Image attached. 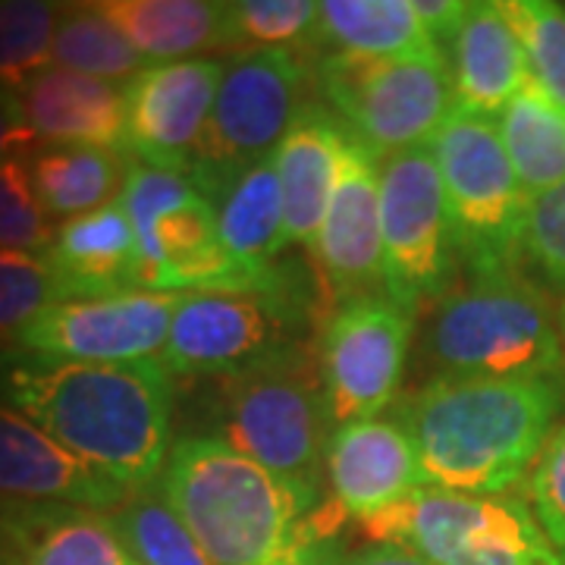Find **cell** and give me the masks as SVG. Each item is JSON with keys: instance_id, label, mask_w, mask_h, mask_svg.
<instances>
[{"instance_id": "cell-1", "label": "cell", "mask_w": 565, "mask_h": 565, "mask_svg": "<svg viewBox=\"0 0 565 565\" xmlns=\"http://www.w3.org/2000/svg\"><path fill=\"white\" fill-rule=\"evenodd\" d=\"M158 490L214 565H340L352 522L323 493L245 459L211 437L173 440Z\"/></svg>"}, {"instance_id": "cell-2", "label": "cell", "mask_w": 565, "mask_h": 565, "mask_svg": "<svg viewBox=\"0 0 565 565\" xmlns=\"http://www.w3.org/2000/svg\"><path fill=\"white\" fill-rule=\"evenodd\" d=\"M0 403L129 493L158 484L173 449V377L161 362L85 364L3 349Z\"/></svg>"}, {"instance_id": "cell-3", "label": "cell", "mask_w": 565, "mask_h": 565, "mask_svg": "<svg viewBox=\"0 0 565 565\" xmlns=\"http://www.w3.org/2000/svg\"><path fill=\"white\" fill-rule=\"evenodd\" d=\"M565 408V377H434L399 405L424 490L512 493Z\"/></svg>"}, {"instance_id": "cell-4", "label": "cell", "mask_w": 565, "mask_h": 565, "mask_svg": "<svg viewBox=\"0 0 565 565\" xmlns=\"http://www.w3.org/2000/svg\"><path fill=\"white\" fill-rule=\"evenodd\" d=\"M202 415V437L321 493L337 424L323 396L318 352L308 345L211 381Z\"/></svg>"}, {"instance_id": "cell-5", "label": "cell", "mask_w": 565, "mask_h": 565, "mask_svg": "<svg viewBox=\"0 0 565 565\" xmlns=\"http://www.w3.org/2000/svg\"><path fill=\"white\" fill-rule=\"evenodd\" d=\"M424 355L440 377H565L559 315L519 267L449 289L430 308Z\"/></svg>"}, {"instance_id": "cell-6", "label": "cell", "mask_w": 565, "mask_h": 565, "mask_svg": "<svg viewBox=\"0 0 565 565\" xmlns=\"http://www.w3.org/2000/svg\"><path fill=\"white\" fill-rule=\"evenodd\" d=\"M311 321L315 292L292 267L255 289L185 292L158 362L170 377L217 381L308 345Z\"/></svg>"}, {"instance_id": "cell-7", "label": "cell", "mask_w": 565, "mask_h": 565, "mask_svg": "<svg viewBox=\"0 0 565 565\" xmlns=\"http://www.w3.org/2000/svg\"><path fill=\"white\" fill-rule=\"evenodd\" d=\"M359 525L367 541L403 546L434 565H565L519 493L418 490Z\"/></svg>"}, {"instance_id": "cell-8", "label": "cell", "mask_w": 565, "mask_h": 565, "mask_svg": "<svg viewBox=\"0 0 565 565\" xmlns=\"http://www.w3.org/2000/svg\"><path fill=\"white\" fill-rule=\"evenodd\" d=\"M440 167L446 211L468 274L515 270L531 195L515 177L493 117L452 110L430 141Z\"/></svg>"}, {"instance_id": "cell-9", "label": "cell", "mask_w": 565, "mask_h": 565, "mask_svg": "<svg viewBox=\"0 0 565 565\" xmlns=\"http://www.w3.org/2000/svg\"><path fill=\"white\" fill-rule=\"evenodd\" d=\"M141 252V286L154 292L255 289L280 280H255L226 255L217 226V204L192 177L132 161L120 195Z\"/></svg>"}, {"instance_id": "cell-10", "label": "cell", "mask_w": 565, "mask_h": 565, "mask_svg": "<svg viewBox=\"0 0 565 565\" xmlns=\"http://www.w3.org/2000/svg\"><path fill=\"white\" fill-rule=\"evenodd\" d=\"M315 82L330 114L381 161L430 145L456 110L446 61L327 51L315 66Z\"/></svg>"}, {"instance_id": "cell-11", "label": "cell", "mask_w": 565, "mask_h": 565, "mask_svg": "<svg viewBox=\"0 0 565 565\" xmlns=\"http://www.w3.org/2000/svg\"><path fill=\"white\" fill-rule=\"evenodd\" d=\"M308 66L292 47L243 51L223 70L189 177L214 204L248 167L267 161L302 110Z\"/></svg>"}, {"instance_id": "cell-12", "label": "cell", "mask_w": 565, "mask_h": 565, "mask_svg": "<svg viewBox=\"0 0 565 565\" xmlns=\"http://www.w3.org/2000/svg\"><path fill=\"white\" fill-rule=\"evenodd\" d=\"M381 236L384 292L418 318L422 308H434L449 292L459 262L430 145L390 154L381 163Z\"/></svg>"}, {"instance_id": "cell-13", "label": "cell", "mask_w": 565, "mask_h": 565, "mask_svg": "<svg viewBox=\"0 0 565 565\" xmlns=\"http://www.w3.org/2000/svg\"><path fill=\"white\" fill-rule=\"evenodd\" d=\"M415 315L386 292L333 308L318 340V371L333 424L377 418L403 384Z\"/></svg>"}, {"instance_id": "cell-14", "label": "cell", "mask_w": 565, "mask_h": 565, "mask_svg": "<svg viewBox=\"0 0 565 565\" xmlns=\"http://www.w3.org/2000/svg\"><path fill=\"white\" fill-rule=\"evenodd\" d=\"M182 296L136 289L107 299L57 302L22 330L13 349L85 364L158 362Z\"/></svg>"}, {"instance_id": "cell-15", "label": "cell", "mask_w": 565, "mask_h": 565, "mask_svg": "<svg viewBox=\"0 0 565 565\" xmlns=\"http://www.w3.org/2000/svg\"><path fill=\"white\" fill-rule=\"evenodd\" d=\"M223 70L217 57H189L151 63L126 82V154L189 177Z\"/></svg>"}, {"instance_id": "cell-16", "label": "cell", "mask_w": 565, "mask_h": 565, "mask_svg": "<svg viewBox=\"0 0 565 565\" xmlns=\"http://www.w3.org/2000/svg\"><path fill=\"white\" fill-rule=\"evenodd\" d=\"M311 255L333 308L384 292L381 158L345 129L340 180L330 195Z\"/></svg>"}, {"instance_id": "cell-17", "label": "cell", "mask_w": 565, "mask_h": 565, "mask_svg": "<svg viewBox=\"0 0 565 565\" xmlns=\"http://www.w3.org/2000/svg\"><path fill=\"white\" fill-rule=\"evenodd\" d=\"M330 500L352 522H364L424 490L418 449L396 415L340 424L327 446Z\"/></svg>"}, {"instance_id": "cell-18", "label": "cell", "mask_w": 565, "mask_h": 565, "mask_svg": "<svg viewBox=\"0 0 565 565\" xmlns=\"http://www.w3.org/2000/svg\"><path fill=\"white\" fill-rule=\"evenodd\" d=\"M129 490L73 456L13 405L0 403V500L114 512Z\"/></svg>"}, {"instance_id": "cell-19", "label": "cell", "mask_w": 565, "mask_h": 565, "mask_svg": "<svg viewBox=\"0 0 565 565\" xmlns=\"http://www.w3.org/2000/svg\"><path fill=\"white\" fill-rule=\"evenodd\" d=\"M44 258L51 264L61 302L107 299L145 289L139 239L122 202L61 223Z\"/></svg>"}, {"instance_id": "cell-20", "label": "cell", "mask_w": 565, "mask_h": 565, "mask_svg": "<svg viewBox=\"0 0 565 565\" xmlns=\"http://www.w3.org/2000/svg\"><path fill=\"white\" fill-rule=\"evenodd\" d=\"M126 82L82 76L63 66L41 70L17 98L35 139L126 151Z\"/></svg>"}, {"instance_id": "cell-21", "label": "cell", "mask_w": 565, "mask_h": 565, "mask_svg": "<svg viewBox=\"0 0 565 565\" xmlns=\"http://www.w3.org/2000/svg\"><path fill=\"white\" fill-rule=\"evenodd\" d=\"M456 88V110L500 117L527 82V63L503 0L468 3L465 20L446 51Z\"/></svg>"}, {"instance_id": "cell-22", "label": "cell", "mask_w": 565, "mask_h": 565, "mask_svg": "<svg viewBox=\"0 0 565 565\" xmlns=\"http://www.w3.org/2000/svg\"><path fill=\"white\" fill-rule=\"evenodd\" d=\"M343 145L345 126L318 104L302 107L277 145L274 167L286 211V248L305 245L311 252L340 180Z\"/></svg>"}, {"instance_id": "cell-23", "label": "cell", "mask_w": 565, "mask_h": 565, "mask_svg": "<svg viewBox=\"0 0 565 565\" xmlns=\"http://www.w3.org/2000/svg\"><path fill=\"white\" fill-rule=\"evenodd\" d=\"M17 565H136L110 515L61 503H13Z\"/></svg>"}, {"instance_id": "cell-24", "label": "cell", "mask_w": 565, "mask_h": 565, "mask_svg": "<svg viewBox=\"0 0 565 565\" xmlns=\"http://www.w3.org/2000/svg\"><path fill=\"white\" fill-rule=\"evenodd\" d=\"M315 44L362 57L446 61L412 0H321Z\"/></svg>"}, {"instance_id": "cell-25", "label": "cell", "mask_w": 565, "mask_h": 565, "mask_svg": "<svg viewBox=\"0 0 565 565\" xmlns=\"http://www.w3.org/2000/svg\"><path fill=\"white\" fill-rule=\"evenodd\" d=\"M217 226L226 255L243 267L248 277H274L277 255L286 252V211L277 180L274 154L248 167L217 202Z\"/></svg>"}, {"instance_id": "cell-26", "label": "cell", "mask_w": 565, "mask_h": 565, "mask_svg": "<svg viewBox=\"0 0 565 565\" xmlns=\"http://www.w3.org/2000/svg\"><path fill=\"white\" fill-rule=\"evenodd\" d=\"M126 151L95 145H47L29 161L32 185L51 221H73L120 202L129 180Z\"/></svg>"}, {"instance_id": "cell-27", "label": "cell", "mask_w": 565, "mask_h": 565, "mask_svg": "<svg viewBox=\"0 0 565 565\" xmlns=\"http://www.w3.org/2000/svg\"><path fill=\"white\" fill-rule=\"evenodd\" d=\"M98 7L148 63L223 47V3L214 0H104Z\"/></svg>"}, {"instance_id": "cell-28", "label": "cell", "mask_w": 565, "mask_h": 565, "mask_svg": "<svg viewBox=\"0 0 565 565\" xmlns=\"http://www.w3.org/2000/svg\"><path fill=\"white\" fill-rule=\"evenodd\" d=\"M515 177L534 199L565 182V107L541 95L531 82L497 117Z\"/></svg>"}, {"instance_id": "cell-29", "label": "cell", "mask_w": 565, "mask_h": 565, "mask_svg": "<svg viewBox=\"0 0 565 565\" xmlns=\"http://www.w3.org/2000/svg\"><path fill=\"white\" fill-rule=\"evenodd\" d=\"M54 66L107 82H129L151 63L107 20L98 3L63 7L54 35Z\"/></svg>"}, {"instance_id": "cell-30", "label": "cell", "mask_w": 565, "mask_h": 565, "mask_svg": "<svg viewBox=\"0 0 565 565\" xmlns=\"http://www.w3.org/2000/svg\"><path fill=\"white\" fill-rule=\"evenodd\" d=\"M110 519L139 565H214L195 534L163 500L158 484L132 490Z\"/></svg>"}, {"instance_id": "cell-31", "label": "cell", "mask_w": 565, "mask_h": 565, "mask_svg": "<svg viewBox=\"0 0 565 565\" xmlns=\"http://www.w3.org/2000/svg\"><path fill=\"white\" fill-rule=\"evenodd\" d=\"M61 3L0 0V88L20 92L41 70L54 66Z\"/></svg>"}, {"instance_id": "cell-32", "label": "cell", "mask_w": 565, "mask_h": 565, "mask_svg": "<svg viewBox=\"0 0 565 565\" xmlns=\"http://www.w3.org/2000/svg\"><path fill=\"white\" fill-rule=\"evenodd\" d=\"M315 0H233L223 3V47L274 51L315 41Z\"/></svg>"}, {"instance_id": "cell-33", "label": "cell", "mask_w": 565, "mask_h": 565, "mask_svg": "<svg viewBox=\"0 0 565 565\" xmlns=\"http://www.w3.org/2000/svg\"><path fill=\"white\" fill-rule=\"evenodd\" d=\"M527 63V79L565 107V7L550 0H503Z\"/></svg>"}, {"instance_id": "cell-34", "label": "cell", "mask_w": 565, "mask_h": 565, "mask_svg": "<svg viewBox=\"0 0 565 565\" xmlns=\"http://www.w3.org/2000/svg\"><path fill=\"white\" fill-rule=\"evenodd\" d=\"M57 302V282L44 255L0 248V352L17 345L22 330Z\"/></svg>"}, {"instance_id": "cell-35", "label": "cell", "mask_w": 565, "mask_h": 565, "mask_svg": "<svg viewBox=\"0 0 565 565\" xmlns=\"http://www.w3.org/2000/svg\"><path fill=\"white\" fill-rule=\"evenodd\" d=\"M54 226L41 207L29 161L17 158L0 167V248L44 255L54 243Z\"/></svg>"}, {"instance_id": "cell-36", "label": "cell", "mask_w": 565, "mask_h": 565, "mask_svg": "<svg viewBox=\"0 0 565 565\" xmlns=\"http://www.w3.org/2000/svg\"><path fill=\"white\" fill-rule=\"evenodd\" d=\"M522 262L553 289L565 292V182L527 202Z\"/></svg>"}, {"instance_id": "cell-37", "label": "cell", "mask_w": 565, "mask_h": 565, "mask_svg": "<svg viewBox=\"0 0 565 565\" xmlns=\"http://www.w3.org/2000/svg\"><path fill=\"white\" fill-rule=\"evenodd\" d=\"M527 503L534 509L546 537L565 559V424L553 430L537 465L527 475Z\"/></svg>"}, {"instance_id": "cell-38", "label": "cell", "mask_w": 565, "mask_h": 565, "mask_svg": "<svg viewBox=\"0 0 565 565\" xmlns=\"http://www.w3.org/2000/svg\"><path fill=\"white\" fill-rule=\"evenodd\" d=\"M32 141H35V132L22 114L17 92L0 88V167L22 158V151H29Z\"/></svg>"}, {"instance_id": "cell-39", "label": "cell", "mask_w": 565, "mask_h": 565, "mask_svg": "<svg viewBox=\"0 0 565 565\" xmlns=\"http://www.w3.org/2000/svg\"><path fill=\"white\" fill-rule=\"evenodd\" d=\"M412 3H415V13L422 17L427 35L434 39V44L446 57V51L465 20L468 0H412Z\"/></svg>"}, {"instance_id": "cell-40", "label": "cell", "mask_w": 565, "mask_h": 565, "mask_svg": "<svg viewBox=\"0 0 565 565\" xmlns=\"http://www.w3.org/2000/svg\"><path fill=\"white\" fill-rule=\"evenodd\" d=\"M340 565H434L427 563L424 556L412 553V550H403V546H390V544H371L345 556Z\"/></svg>"}, {"instance_id": "cell-41", "label": "cell", "mask_w": 565, "mask_h": 565, "mask_svg": "<svg viewBox=\"0 0 565 565\" xmlns=\"http://www.w3.org/2000/svg\"><path fill=\"white\" fill-rule=\"evenodd\" d=\"M0 565H17V527H13V500H0Z\"/></svg>"}, {"instance_id": "cell-42", "label": "cell", "mask_w": 565, "mask_h": 565, "mask_svg": "<svg viewBox=\"0 0 565 565\" xmlns=\"http://www.w3.org/2000/svg\"><path fill=\"white\" fill-rule=\"evenodd\" d=\"M559 337H563V352H565V302L559 308Z\"/></svg>"}, {"instance_id": "cell-43", "label": "cell", "mask_w": 565, "mask_h": 565, "mask_svg": "<svg viewBox=\"0 0 565 565\" xmlns=\"http://www.w3.org/2000/svg\"><path fill=\"white\" fill-rule=\"evenodd\" d=\"M136 565H139V563H136Z\"/></svg>"}]
</instances>
